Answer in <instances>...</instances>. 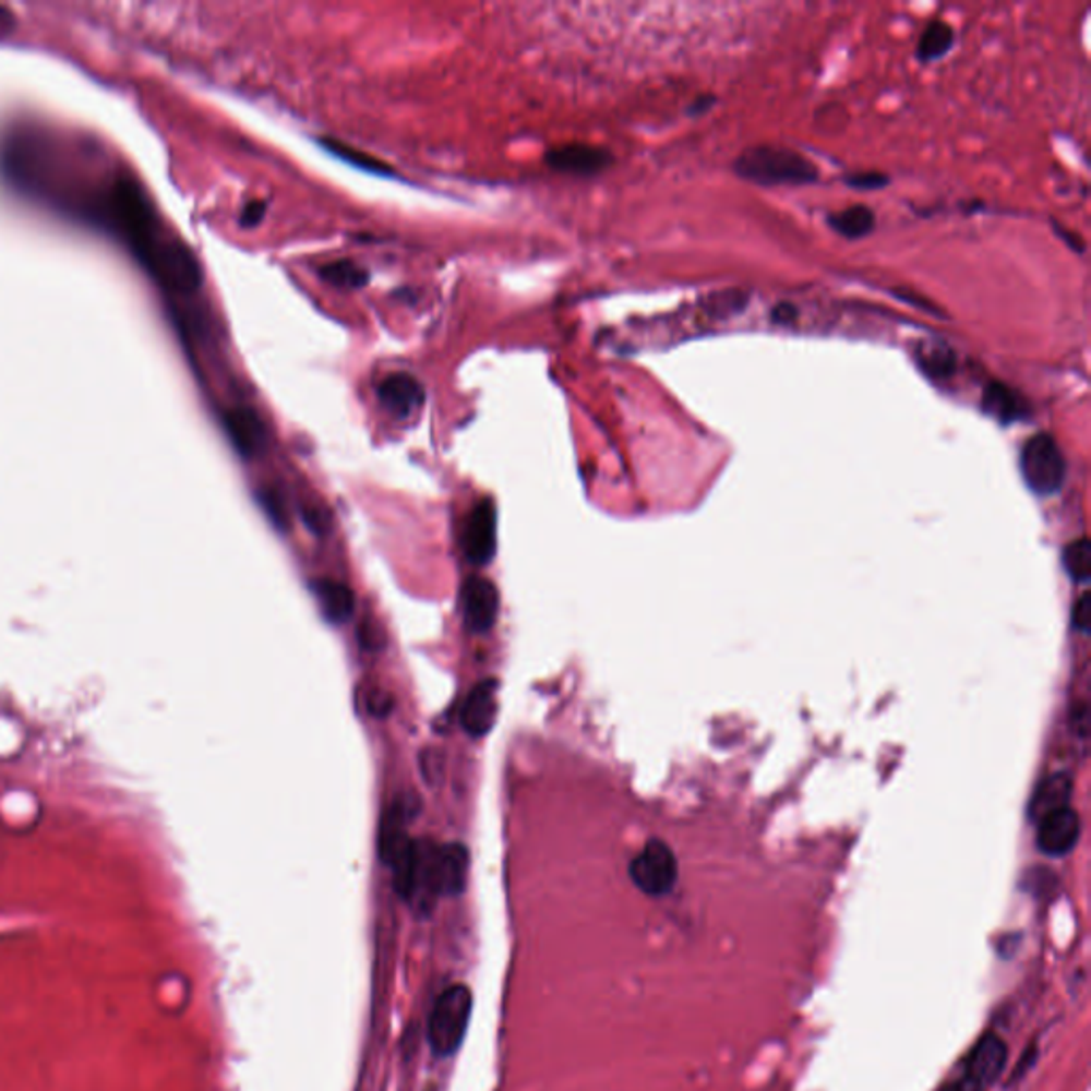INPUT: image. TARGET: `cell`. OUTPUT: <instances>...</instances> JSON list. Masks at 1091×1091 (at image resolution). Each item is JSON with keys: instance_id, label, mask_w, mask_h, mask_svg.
Here are the masks:
<instances>
[{"instance_id": "6da1fadb", "label": "cell", "mask_w": 1091, "mask_h": 1091, "mask_svg": "<svg viewBox=\"0 0 1091 1091\" xmlns=\"http://www.w3.org/2000/svg\"><path fill=\"white\" fill-rule=\"evenodd\" d=\"M735 173L759 185H800L817 182V167L802 154L789 147L757 145L735 160Z\"/></svg>"}, {"instance_id": "7a4b0ae2", "label": "cell", "mask_w": 1091, "mask_h": 1091, "mask_svg": "<svg viewBox=\"0 0 1091 1091\" xmlns=\"http://www.w3.org/2000/svg\"><path fill=\"white\" fill-rule=\"evenodd\" d=\"M473 996L463 983L446 987L433 1004L427 1026V1041L437 1057H451L463 1045L469 1028Z\"/></svg>"}, {"instance_id": "3957f363", "label": "cell", "mask_w": 1091, "mask_h": 1091, "mask_svg": "<svg viewBox=\"0 0 1091 1091\" xmlns=\"http://www.w3.org/2000/svg\"><path fill=\"white\" fill-rule=\"evenodd\" d=\"M1021 476L1032 493L1055 495L1066 480V460L1048 433L1030 437L1021 451Z\"/></svg>"}, {"instance_id": "277c9868", "label": "cell", "mask_w": 1091, "mask_h": 1091, "mask_svg": "<svg viewBox=\"0 0 1091 1091\" xmlns=\"http://www.w3.org/2000/svg\"><path fill=\"white\" fill-rule=\"evenodd\" d=\"M630 876L637 889L646 896H666L679 880L676 855L666 842L650 840L630 864Z\"/></svg>"}, {"instance_id": "5b68a950", "label": "cell", "mask_w": 1091, "mask_h": 1091, "mask_svg": "<svg viewBox=\"0 0 1091 1091\" xmlns=\"http://www.w3.org/2000/svg\"><path fill=\"white\" fill-rule=\"evenodd\" d=\"M497 546V509L491 500H482L467 516L463 550L469 563L487 565Z\"/></svg>"}, {"instance_id": "8992f818", "label": "cell", "mask_w": 1091, "mask_h": 1091, "mask_svg": "<svg viewBox=\"0 0 1091 1091\" xmlns=\"http://www.w3.org/2000/svg\"><path fill=\"white\" fill-rule=\"evenodd\" d=\"M463 616L471 634H484L493 627L500 612V595L491 580L471 576L463 587Z\"/></svg>"}, {"instance_id": "52a82bcc", "label": "cell", "mask_w": 1091, "mask_h": 1091, "mask_svg": "<svg viewBox=\"0 0 1091 1091\" xmlns=\"http://www.w3.org/2000/svg\"><path fill=\"white\" fill-rule=\"evenodd\" d=\"M223 424L232 448L245 458L261 455L267 446V429L252 408H230L223 413Z\"/></svg>"}, {"instance_id": "ba28073f", "label": "cell", "mask_w": 1091, "mask_h": 1091, "mask_svg": "<svg viewBox=\"0 0 1091 1091\" xmlns=\"http://www.w3.org/2000/svg\"><path fill=\"white\" fill-rule=\"evenodd\" d=\"M1081 836V818L1077 811L1062 808L1053 815L1039 820V849L1048 858H1064L1068 855Z\"/></svg>"}, {"instance_id": "9c48e42d", "label": "cell", "mask_w": 1091, "mask_h": 1091, "mask_svg": "<svg viewBox=\"0 0 1091 1091\" xmlns=\"http://www.w3.org/2000/svg\"><path fill=\"white\" fill-rule=\"evenodd\" d=\"M1006 1055H1008V1048L1004 1045L1000 1036H996V1034L983 1036L970 1051V1055L966 1057L963 1077H968L970 1081H974L979 1088L985 1090L987 1086H992L1000 1079L1004 1064H1006Z\"/></svg>"}, {"instance_id": "30bf717a", "label": "cell", "mask_w": 1091, "mask_h": 1091, "mask_svg": "<svg viewBox=\"0 0 1091 1091\" xmlns=\"http://www.w3.org/2000/svg\"><path fill=\"white\" fill-rule=\"evenodd\" d=\"M497 681L489 679L476 684L469 693L460 710V723L469 735L482 738L493 728L497 717Z\"/></svg>"}, {"instance_id": "8fae6325", "label": "cell", "mask_w": 1091, "mask_h": 1091, "mask_svg": "<svg viewBox=\"0 0 1091 1091\" xmlns=\"http://www.w3.org/2000/svg\"><path fill=\"white\" fill-rule=\"evenodd\" d=\"M413 808H416V804H409L408 800L404 798V800H397L382 817L377 844H380V860L388 867L397 862V858L408 849V844L411 842L408 838V823L411 815L416 813Z\"/></svg>"}, {"instance_id": "7c38bea8", "label": "cell", "mask_w": 1091, "mask_h": 1091, "mask_svg": "<svg viewBox=\"0 0 1091 1091\" xmlns=\"http://www.w3.org/2000/svg\"><path fill=\"white\" fill-rule=\"evenodd\" d=\"M377 399L397 418H408L424 404V388L408 373H391L380 382Z\"/></svg>"}, {"instance_id": "4fadbf2b", "label": "cell", "mask_w": 1091, "mask_h": 1091, "mask_svg": "<svg viewBox=\"0 0 1091 1091\" xmlns=\"http://www.w3.org/2000/svg\"><path fill=\"white\" fill-rule=\"evenodd\" d=\"M546 160L556 171L576 173V176H592L610 165V154L606 149H599L592 145L572 143V145H563V147L548 152Z\"/></svg>"}, {"instance_id": "5bb4252c", "label": "cell", "mask_w": 1091, "mask_h": 1091, "mask_svg": "<svg viewBox=\"0 0 1091 1091\" xmlns=\"http://www.w3.org/2000/svg\"><path fill=\"white\" fill-rule=\"evenodd\" d=\"M983 409L1002 424H1012L1030 416L1028 401L1002 382H990L983 391Z\"/></svg>"}, {"instance_id": "9a60e30c", "label": "cell", "mask_w": 1091, "mask_h": 1091, "mask_svg": "<svg viewBox=\"0 0 1091 1091\" xmlns=\"http://www.w3.org/2000/svg\"><path fill=\"white\" fill-rule=\"evenodd\" d=\"M1070 793H1072V780L1066 774H1053L1045 778L1030 802V817L1036 823L1043 818L1068 808L1070 806Z\"/></svg>"}, {"instance_id": "2e32d148", "label": "cell", "mask_w": 1091, "mask_h": 1091, "mask_svg": "<svg viewBox=\"0 0 1091 1091\" xmlns=\"http://www.w3.org/2000/svg\"><path fill=\"white\" fill-rule=\"evenodd\" d=\"M312 592L319 599L320 610L328 623L341 625L355 612V592L346 585L328 578H320L312 583Z\"/></svg>"}, {"instance_id": "e0dca14e", "label": "cell", "mask_w": 1091, "mask_h": 1091, "mask_svg": "<svg viewBox=\"0 0 1091 1091\" xmlns=\"http://www.w3.org/2000/svg\"><path fill=\"white\" fill-rule=\"evenodd\" d=\"M919 367L936 380L951 377L955 371V352L943 341H923L916 352Z\"/></svg>"}, {"instance_id": "ac0fdd59", "label": "cell", "mask_w": 1091, "mask_h": 1091, "mask_svg": "<svg viewBox=\"0 0 1091 1091\" xmlns=\"http://www.w3.org/2000/svg\"><path fill=\"white\" fill-rule=\"evenodd\" d=\"M954 28L947 22H943V20H934L923 31L916 51H919V58L923 62H932V60L943 58L954 47Z\"/></svg>"}, {"instance_id": "d6986e66", "label": "cell", "mask_w": 1091, "mask_h": 1091, "mask_svg": "<svg viewBox=\"0 0 1091 1091\" xmlns=\"http://www.w3.org/2000/svg\"><path fill=\"white\" fill-rule=\"evenodd\" d=\"M874 223H876L874 212L865 205H855V207H849L840 214L829 216L831 228H836L842 237H849V239L865 237L867 232L874 230Z\"/></svg>"}, {"instance_id": "ffe728a7", "label": "cell", "mask_w": 1091, "mask_h": 1091, "mask_svg": "<svg viewBox=\"0 0 1091 1091\" xmlns=\"http://www.w3.org/2000/svg\"><path fill=\"white\" fill-rule=\"evenodd\" d=\"M322 147L328 149L335 158H339V160H344V163H348V165H352L357 169H363L367 173H377V176H386V178L393 176V169L388 165H384L382 160H377V158H373V156H369L364 152H359V149H355V147H350V145H346L341 141L322 139Z\"/></svg>"}, {"instance_id": "44dd1931", "label": "cell", "mask_w": 1091, "mask_h": 1091, "mask_svg": "<svg viewBox=\"0 0 1091 1091\" xmlns=\"http://www.w3.org/2000/svg\"><path fill=\"white\" fill-rule=\"evenodd\" d=\"M320 277L337 288H361L369 281V273L352 261H335L320 267Z\"/></svg>"}, {"instance_id": "7402d4cb", "label": "cell", "mask_w": 1091, "mask_h": 1091, "mask_svg": "<svg viewBox=\"0 0 1091 1091\" xmlns=\"http://www.w3.org/2000/svg\"><path fill=\"white\" fill-rule=\"evenodd\" d=\"M1064 567L1075 583H1088L1091 574V546L1088 538H1081L1064 550Z\"/></svg>"}, {"instance_id": "603a6c76", "label": "cell", "mask_w": 1091, "mask_h": 1091, "mask_svg": "<svg viewBox=\"0 0 1091 1091\" xmlns=\"http://www.w3.org/2000/svg\"><path fill=\"white\" fill-rule=\"evenodd\" d=\"M1090 623H1091L1090 595L1086 592V595H1083V597H1081V599L1077 601V606H1075V612H1072V625H1075V627H1077L1079 632L1088 634V632H1090Z\"/></svg>"}, {"instance_id": "cb8c5ba5", "label": "cell", "mask_w": 1091, "mask_h": 1091, "mask_svg": "<svg viewBox=\"0 0 1091 1091\" xmlns=\"http://www.w3.org/2000/svg\"><path fill=\"white\" fill-rule=\"evenodd\" d=\"M303 518H305L308 527H310L314 533H319V536L326 533V531H328V527H331L328 514H326L324 509L316 507V505H314V507H303Z\"/></svg>"}, {"instance_id": "d4e9b609", "label": "cell", "mask_w": 1091, "mask_h": 1091, "mask_svg": "<svg viewBox=\"0 0 1091 1091\" xmlns=\"http://www.w3.org/2000/svg\"><path fill=\"white\" fill-rule=\"evenodd\" d=\"M887 182L889 180L885 176H878V173H864V176H851V178H847L849 185H855V188H862V190H878V188H883Z\"/></svg>"}, {"instance_id": "484cf974", "label": "cell", "mask_w": 1091, "mask_h": 1091, "mask_svg": "<svg viewBox=\"0 0 1091 1091\" xmlns=\"http://www.w3.org/2000/svg\"><path fill=\"white\" fill-rule=\"evenodd\" d=\"M265 212H267V205H265L263 201L248 203V205H245V209H243V214H241V225H245V227H254V225H259V223L263 220Z\"/></svg>"}, {"instance_id": "4316f807", "label": "cell", "mask_w": 1091, "mask_h": 1091, "mask_svg": "<svg viewBox=\"0 0 1091 1091\" xmlns=\"http://www.w3.org/2000/svg\"><path fill=\"white\" fill-rule=\"evenodd\" d=\"M263 507L269 512L275 523H284V512H281V503L279 500L273 495V493H265L263 495Z\"/></svg>"}, {"instance_id": "83f0119b", "label": "cell", "mask_w": 1091, "mask_h": 1091, "mask_svg": "<svg viewBox=\"0 0 1091 1091\" xmlns=\"http://www.w3.org/2000/svg\"><path fill=\"white\" fill-rule=\"evenodd\" d=\"M369 710L375 715H384L391 710V702L386 695H373L369 697Z\"/></svg>"}, {"instance_id": "f1b7e54d", "label": "cell", "mask_w": 1091, "mask_h": 1091, "mask_svg": "<svg viewBox=\"0 0 1091 1091\" xmlns=\"http://www.w3.org/2000/svg\"><path fill=\"white\" fill-rule=\"evenodd\" d=\"M945 1091H983V1088H979L974 1081H970L968 1077H961L957 1079L951 1086H947Z\"/></svg>"}, {"instance_id": "f546056e", "label": "cell", "mask_w": 1091, "mask_h": 1091, "mask_svg": "<svg viewBox=\"0 0 1091 1091\" xmlns=\"http://www.w3.org/2000/svg\"><path fill=\"white\" fill-rule=\"evenodd\" d=\"M772 319L776 322H789V320L795 319V310H793V305H776Z\"/></svg>"}, {"instance_id": "4dcf8cb0", "label": "cell", "mask_w": 1091, "mask_h": 1091, "mask_svg": "<svg viewBox=\"0 0 1091 1091\" xmlns=\"http://www.w3.org/2000/svg\"><path fill=\"white\" fill-rule=\"evenodd\" d=\"M11 26H13L11 15H9L4 9H0V33H7Z\"/></svg>"}]
</instances>
